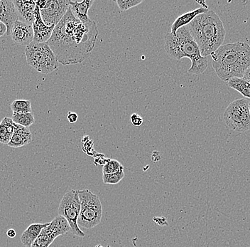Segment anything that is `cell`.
I'll list each match as a JSON object with an SVG mask.
<instances>
[{"label": "cell", "mask_w": 250, "mask_h": 247, "mask_svg": "<svg viewBox=\"0 0 250 247\" xmlns=\"http://www.w3.org/2000/svg\"><path fill=\"white\" fill-rule=\"evenodd\" d=\"M98 37L96 23L90 20L81 22L70 7L59 24L55 26L48 46L62 65L81 64L91 54Z\"/></svg>", "instance_id": "cell-1"}, {"label": "cell", "mask_w": 250, "mask_h": 247, "mask_svg": "<svg viewBox=\"0 0 250 247\" xmlns=\"http://www.w3.org/2000/svg\"><path fill=\"white\" fill-rule=\"evenodd\" d=\"M212 65L220 79L243 78L250 67V46L242 42L222 45L213 53Z\"/></svg>", "instance_id": "cell-2"}, {"label": "cell", "mask_w": 250, "mask_h": 247, "mask_svg": "<svg viewBox=\"0 0 250 247\" xmlns=\"http://www.w3.org/2000/svg\"><path fill=\"white\" fill-rule=\"evenodd\" d=\"M187 26L203 57L213 54L226 38L223 22L212 10L198 15Z\"/></svg>", "instance_id": "cell-3"}, {"label": "cell", "mask_w": 250, "mask_h": 247, "mask_svg": "<svg viewBox=\"0 0 250 247\" xmlns=\"http://www.w3.org/2000/svg\"><path fill=\"white\" fill-rule=\"evenodd\" d=\"M164 48L168 55L172 59L181 60L183 58H188L191 61V67L189 73L201 74L207 69L208 59L201 56L198 45L190 35L188 26H183L176 34L168 33L166 34Z\"/></svg>", "instance_id": "cell-4"}, {"label": "cell", "mask_w": 250, "mask_h": 247, "mask_svg": "<svg viewBox=\"0 0 250 247\" xmlns=\"http://www.w3.org/2000/svg\"><path fill=\"white\" fill-rule=\"evenodd\" d=\"M26 62L36 71L48 74L57 69L59 62L47 42H33L25 49Z\"/></svg>", "instance_id": "cell-5"}, {"label": "cell", "mask_w": 250, "mask_h": 247, "mask_svg": "<svg viewBox=\"0 0 250 247\" xmlns=\"http://www.w3.org/2000/svg\"><path fill=\"white\" fill-rule=\"evenodd\" d=\"M81 202V212L78 217V226L85 229H93L101 223L103 206L98 195L90 190H78Z\"/></svg>", "instance_id": "cell-6"}, {"label": "cell", "mask_w": 250, "mask_h": 247, "mask_svg": "<svg viewBox=\"0 0 250 247\" xmlns=\"http://www.w3.org/2000/svg\"><path fill=\"white\" fill-rule=\"evenodd\" d=\"M224 120L226 126L232 131H250V112L248 100L241 98L229 104L225 111Z\"/></svg>", "instance_id": "cell-7"}, {"label": "cell", "mask_w": 250, "mask_h": 247, "mask_svg": "<svg viewBox=\"0 0 250 247\" xmlns=\"http://www.w3.org/2000/svg\"><path fill=\"white\" fill-rule=\"evenodd\" d=\"M81 212V202L78 190H72L64 195L59 204L58 212L68 222L70 230L74 235L79 237H85L83 232L78 225V217Z\"/></svg>", "instance_id": "cell-8"}, {"label": "cell", "mask_w": 250, "mask_h": 247, "mask_svg": "<svg viewBox=\"0 0 250 247\" xmlns=\"http://www.w3.org/2000/svg\"><path fill=\"white\" fill-rule=\"evenodd\" d=\"M40 9L41 17L46 26H56L70 8L68 0L36 1Z\"/></svg>", "instance_id": "cell-9"}, {"label": "cell", "mask_w": 250, "mask_h": 247, "mask_svg": "<svg viewBox=\"0 0 250 247\" xmlns=\"http://www.w3.org/2000/svg\"><path fill=\"white\" fill-rule=\"evenodd\" d=\"M10 35L17 45L28 46L34 42L32 25L26 24L20 20L16 22L12 26Z\"/></svg>", "instance_id": "cell-10"}, {"label": "cell", "mask_w": 250, "mask_h": 247, "mask_svg": "<svg viewBox=\"0 0 250 247\" xmlns=\"http://www.w3.org/2000/svg\"><path fill=\"white\" fill-rule=\"evenodd\" d=\"M34 32V42L38 43H44L51 38L54 32L55 26H48L43 22L41 17L40 9L37 5L34 12V21L32 24Z\"/></svg>", "instance_id": "cell-11"}, {"label": "cell", "mask_w": 250, "mask_h": 247, "mask_svg": "<svg viewBox=\"0 0 250 247\" xmlns=\"http://www.w3.org/2000/svg\"><path fill=\"white\" fill-rule=\"evenodd\" d=\"M18 20V13L12 1L0 0V22L7 26V35H10L12 26Z\"/></svg>", "instance_id": "cell-12"}, {"label": "cell", "mask_w": 250, "mask_h": 247, "mask_svg": "<svg viewBox=\"0 0 250 247\" xmlns=\"http://www.w3.org/2000/svg\"><path fill=\"white\" fill-rule=\"evenodd\" d=\"M12 2L15 4V8L17 9L20 21L32 25L34 21V12L37 7L36 1L14 0Z\"/></svg>", "instance_id": "cell-13"}, {"label": "cell", "mask_w": 250, "mask_h": 247, "mask_svg": "<svg viewBox=\"0 0 250 247\" xmlns=\"http://www.w3.org/2000/svg\"><path fill=\"white\" fill-rule=\"evenodd\" d=\"M32 141V135L29 128L23 127L20 125L15 124V131L8 146L13 148H21L29 145Z\"/></svg>", "instance_id": "cell-14"}, {"label": "cell", "mask_w": 250, "mask_h": 247, "mask_svg": "<svg viewBox=\"0 0 250 247\" xmlns=\"http://www.w3.org/2000/svg\"><path fill=\"white\" fill-rule=\"evenodd\" d=\"M93 3L94 1L91 0H84L81 2L77 1H70V7L72 13L76 18L80 20L81 22H87L90 20L88 16V11Z\"/></svg>", "instance_id": "cell-15"}, {"label": "cell", "mask_w": 250, "mask_h": 247, "mask_svg": "<svg viewBox=\"0 0 250 247\" xmlns=\"http://www.w3.org/2000/svg\"><path fill=\"white\" fill-rule=\"evenodd\" d=\"M208 9L203 8V7H200V8L195 9L194 10L190 11V12H186L183 15H180L175 20L174 22L173 23L171 26V34H176V32L183 26H187L193 21V20L201 14L205 13L208 12Z\"/></svg>", "instance_id": "cell-16"}, {"label": "cell", "mask_w": 250, "mask_h": 247, "mask_svg": "<svg viewBox=\"0 0 250 247\" xmlns=\"http://www.w3.org/2000/svg\"><path fill=\"white\" fill-rule=\"evenodd\" d=\"M49 224L35 223L29 225L27 229L23 231L20 238L23 245L26 247H31L34 241L39 237L42 229L48 226Z\"/></svg>", "instance_id": "cell-17"}, {"label": "cell", "mask_w": 250, "mask_h": 247, "mask_svg": "<svg viewBox=\"0 0 250 247\" xmlns=\"http://www.w3.org/2000/svg\"><path fill=\"white\" fill-rule=\"evenodd\" d=\"M15 131V123L12 118H3L0 123V143L7 144L10 142Z\"/></svg>", "instance_id": "cell-18"}, {"label": "cell", "mask_w": 250, "mask_h": 247, "mask_svg": "<svg viewBox=\"0 0 250 247\" xmlns=\"http://www.w3.org/2000/svg\"><path fill=\"white\" fill-rule=\"evenodd\" d=\"M57 237V235L51 230V228L48 226H46L42 229L39 237L34 241L31 247H49Z\"/></svg>", "instance_id": "cell-19"}, {"label": "cell", "mask_w": 250, "mask_h": 247, "mask_svg": "<svg viewBox=\"0 0 250 247\" xmlns=\"http://www.w3.org/2000/svg\"><path fill=\"white\" fill-rule=\"evenodd\" d=\"M228 87L250 99V84L244 78H233L228 81Z\"/></svg>", "instance_id": "cell-20"}, {"label": "cell", "mask_w": 250, "mask_h": 247, "mask_svg": "<svg viewBox=\"0 0 250 247\" xmlns=\"http://www.w3.org/2000/svg\"><path fill=\"white\" fill-rule=\"evenodd\" d=\"M12 120L15 124L20 125V126L26 128L30 127L35 123L34 114L32 112H25V113L13 112Z\"/></svg>", "instance_id": "cell-21"}, {"label": "cell", "mask_w": 250, "mask_h": 247, "mask_svg": "<svg viewBox=\"0 0 250 247\" xmlns=\"http://www.w3.org/2000/svg\"><path fill=\"white\" fill-rule=\"evenodd\" d=\"M10 107L13 112H32L31 101L29 100H16L12 103Z\"/></svg>", "instance_id": "cell-22"}, {"label": "cell", "mask_w": 250, "mask_h": 247, "mask_svg": "<svg viewBox=\"0 0 250 247\" xmlns=\"http://www.w3.org/2000/svg\"><path fill=\"white\" fill-rule=\"evenodd\" d=\"M122 171H124V167L117 159H109L103 167V174H112Z\"/></svg>", "instance_id": "cell-23"}, {"label": "cell", "mask_w": 250, "mask_h": 247, "mask_svg": "<svg viewBox=\"0 0 250 247\" xmlns=\"http://www.w3.org/2000/svg\"><path fill=\"white\" fill-rule=\"evenodd\" d=\"M125 176L124 171L112 173V174H103V180L104 184H116L121 182Z\"/></svg>", "instance_id": "cell-24"}, {"label": "cell", "mask_w": 250, "mask_h": 247, "mask_svg": "<svg viewBox=\"0 0 250 247\" xmlns=\"http://www.w3.org/2000/svg\"><path fill=\"white\" fill-rule=\"evenodd\" d=\"M115 1L117 3L120 10L124 12L142 4L143 0H115Z\"/></svg>", "instance_id": "cell-25"}, {"label": "cell", "mask_w": 250, "mask_h": 247, "mask_svg": "<svg viewBox=\"0 0 250 247\" xmlns=\"http://www.w3.org/2000/svg\"><path fill=\"white\" fill-rule=\"evenodd\" d=\"M130 120L131 123H132L133 126H137V127L142 126L144 121L143 118L137 113H133L132 115H131Z\"/></svg>", "instance_id": "cell-26"}, {"label": "cell", "mask_w": 250, "mask_h": 247, "mask_svg": "<svg viewBox=\"0 0 250 247\" xmlns=\"http://www.w3.org/2000/svg\"><path fill=\"white\" fill-rule=\"evenodd\" d=\"M78 114L76 113V112H68V116H67V119H68V122L70 123H75L77 122L78 120Z\"/></svg>", "instance_id": "cell-27"}, {"label": "cell", "mask_w": 250, "mask_h": 247, "mask_svg": "<svg viewBox=\"0 0 250 247\" xmlns=\"http://www.w3.org/2000/svg\"><path fill=\"white\" fill-rule=\"evenodd\" d=\"M7 26H6L5 24H3L2 22H0V37H2V36H4L5 34H7Z\"/></svg>", "instance_id": "cell-28"}, {"label": "cell", "mask_w": 250, "mask_h": 247, "mask_svg": "<svg viewBox=\"0 0 250 247\" xmlns=\"http://www.w3.org/2000/svg\"><path fill=\"white\" fill-rule=\"evenodd\" d=\"M7 235L9 238H15L16 235H17V233H16L15 229H10L7 231Z\"/></svg>", "instance_id": "cell-29"}, {"label": "cell", "mask_w": 250, "mask_h": 247, "mask_svg": "<svg viewBox=\"0 0 250 247\" xmlns=\"http://www.w3.org/2000/svg\"><path fill=\"white\" fill-rule=\"evenodd\" d=\"M243 78L246 79L250 84V67L245 71V73H244Z\"/></svg>", "instance_id": "cell-30"}, {"label": "cell", "mask_w": 250, "mask_h": 247, "mask_svg": "<svg viewBox=\"0 0 250 247\" xmlns=\"http://www.w3.org/2000/svg\"><path fill=\"white\" fill-rule=\"evenodd\" d=\"M95 247H104L101 246V245H97V246ZM107 247H110L107 246Z\"/></svg>", "instance_id": "cell-31"}, {"label": "cell", "mask_w": 250, "mask_h": 247, "mask_svg": "<svg viewBox=\"0 0 250 247\" xmlns=\"http://www.w3.org/2000/svg\"><path fill=\"white\" fill-rule=\"evenodd\" d=\"M249 106H250V102H249Z\"/></svg>", "instance_id": "cell-32"}]
</instances>
